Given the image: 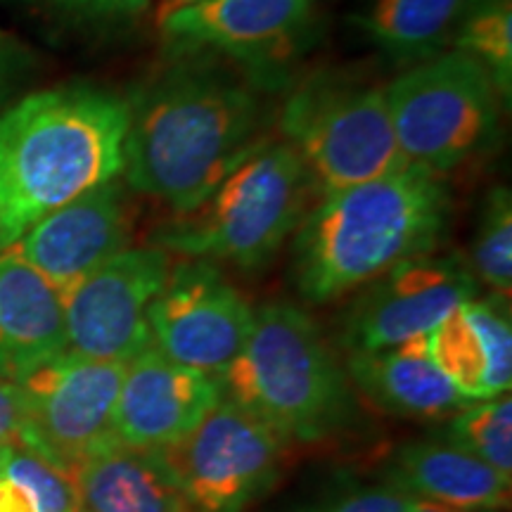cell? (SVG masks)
<instances>
[{"instance_id":"obj_1","label":"cell","mask_w":512,"mask_h":512,"mask_svg":"<svg viewBox=\"0 0 512 512\" xmlns=\"http://www.w3.org/2000/svg\"><path fill=\"white\" fill-rule=\"evenodd\" d=\"M271 93L221 57L176 50L126 98V188L190 211L266 138Z\"/></svg>"},{"instance_id":"obj_2","label":"cell","mask_w":512,"mask_h":512,"mask_svg":"<svg viewBox=\"0 0 512 512\" xmlns=\"http://www.w3.org/2000/svg\"><path fill=\"white\" fill-rule=\"evenodd\" d=\"M128 102L74 83L0 114V252L83 192L121 178Z\"/></svg>"},{"instance_id":"obj_3","label":"cell","mask_w":512,"mask_h":512,"mask_svg":"<svg viewBox=\"0 0 512 512\" xmlns=\"http://www.w3.org/2000/svg\"><path fill=\"white\" fill-rule=\"evenodd\" d=\"M448 216L446 178L413 164L320 195L294 235V285L311 304L344 297L403 261L432 254Z\"/></svg>"},{"instance_id":"obj_4","label":"cell","mask_w":512,"mask_h":512,"mask_svg":"<svg viewBox=\"0 0 512 512\" xmlns=\"http://www.w3.org/2000/svg\"><path fill=\"white\" fill-rule=\"evenodd\" d=\"M313 195L302 157L283 138L266 136L200 204L171 214L152 235V247L256 271L292 238Z\"/></svg>"},{"instance_id":"obj_5","label":"cell","mask_w":512,"mask_h":512,"mask_svg":"<svg viewBox=\"0 0 512 512\" xmlns=\"http://www.w3.org/2000/svg\"><path fill=\"white\" fill-rule=\"evenodd\" d=\"M221 384L226 399L285 441L325 437L347 406V382L316 320L285 302L254 311L252 332Z\"/></svg>"},{"instance_id":"obj_6","label":"cell","mask_w":512,"mask_h":512,"mask_svg":"<svg viewBox=\"0 0 512 512\" xmlns=\"http://www.w3.org/2000/svg\"><path fill=\"white\" fill-rule=\"evenodd\" d=\"M280 138L302 157L316 195L375 181L406 166L387 105V83L320 69L294 83L278 112Z\"/></svg>"},{"instance_id":"obj_7","label":"cell","mask_w":512,"mask_h":512,"mask_svg":"<svg viewBox=\"0 0 512 512\" xmlns=\"http://www.w3.org/2000/svg\"><path fill=\"white\" fill-rule=\"evenodd\" d=\"M394 136L408 164L444 176L501 140L503 98L489 72L458 50L411 64L387 83Z\"/></svg>"},{"instance_id":"obj_8","label":"cell","mask_w":512,"mask_h":512,"mask_svg":"<svg viewBox=\"0 0 512 512\" xmlns=\"http://www.w3.org/2000/svg\"><path fill=\"white\" fill-rule=\"evenodd\" d=\"M124 366L64 351L19 380L24 430L19 446L72 470L88 456L117 444L114 406Z\"/></svg>"},{"instance_id":"obj_9","label":"cell","mask_w":512,"mask_h":512,"mask_svg":"<svg viewBox=\"0 0 512 512\" xmlns=\"http://www.w3.org/2000/svg\"><path fill=\"white\" fill-rule=\"evenodd\" d=\"M283 446L266 422L223 396L185 437L159 451L192 512H242L273 479Z\"/></svg>"},{"instance_id":"obj_10","label":"cell","mask_w":512,"mask_h":512,"mask_svg":"<svg viewBox=\"0 0 512 512\" xmlns=\"http://www.w3.org/2000/svg\"><path fill=\"white\" fill-rule=\"evenodd\" d=\"M159 17L176 50L221 57L275 91L309 41L313 0H200Z\"/></svg>"},{"instance_id":"obj_11","label":"cell","mask_w":512,"mask_h":512,"mask_svg":"<svg viewBox=\"0 0 512 512\" xmlns=\"http://www.w3.org/2000/svg\"><path fill=\"white\" fill-rule=\"evenodd\" d=\"M147 323L159 354L221 380L252 332L254 309L216 264L185 259L169 268Z\"/></svg>"},{"instance_id":"obj_12","label":"cell","mask_w":512,"mask_h":512,"mask_svg":"<svg viewBox=\"0 0 512 512\" xmlns=\"http://www.w3.org/2000/svg\"><path fill=\"white\" fill-rule=\"evenodd\" d=\"M159 247H128L62 294L67 351L126 366L152 347L147 309L169 275Z\"/></svg>"},{"instance_id":"obj_13","label":"cell","mask_w":512,"mask_h":512,"mask_svg":"<svg viewBox=\"0 0 512 512\" xmlns=\"http://www.w3.org/2000/svg\"><path fill=\"white\" fill-rule=\"evenodd\" d=\"M477 297V278L463 259L422 254L394 266L356 299L344 316L349 354L399 347L427 335L460 304Z\"/></svg>"},{"instance_id":"obj_14","label":"cell","mask_w":512,"mask_h":512,"mask_svg":"<svg viewBox=\"0 0 512 512\" xmlns=\"http://www.w3.org/2000/svg\"><path fill=\"white\" fill-rule=\"evenodd\" d=\"M133 204L124 181L98 185L36 221L8 252L64 294L131 247Z\"/></svg>"},{"instance_id":"obj_15","label":"cell","mask_w":512,"mask_h":512,"mask_svg":"<svg viewBox=\"0 0 512 512\" xmlns=\"http://www.w3.org/2000/svg\"><path fill=\"white\" fill-rule=\"evenodd\" d=\"M221 399L219 377L185 368L147 347L124 366L114 432L126 446L164 448L185 437Z\"/></svg>"},{"instance_id":"obj_16","label":"cell","mask_w":512,"mask_h":512,"mask_svg":"<svg viewBox=\"0 0 512 512\" xmlns=\"http://www.w3.org/2000/svg\"><path fill=\"white\" fill-rule=\"evenodd\" d=\"M427 354L467 401L508 394L512 325L508 299H470L427 332Z\"/></svg>"},{"instance_id":"obj_17","label":"cell","mask_w":512,"mask_h":512,"mask_svg":"<svg viewBox=\"0 0 512 512\" xmlns=\"http://www.w3.org/2000/svg\"><path fill=\"white\" fill-rule=\"evenodd\" d=\"M64 351L62 294L29 264L0 252V377L24 380Z\"/></svg>"},{"instance_id":"obj_18","label":"cell","mask_w":512,"mask_h":512,"mask_svg":"<svg viewBox=\"0 0 512 512\" xmlns=\"http://www.w3.org/2000/svg\"><path fill=\"white\" fill-rule=\"evenodd\" d=\"M81 508L91 512H192L159 448L117 444L72 470Z\"/></svg>"},{"instance_id":"obj_19","label":"cell","mask_w":512,"mask_h":512,"mask_svg":"<svg viewBox=\"0 0 512 512\" xmlns=\"http://www.w3.org/2000/svg\"><path fill=\"white\" fill-rule=\"evenodd\" d=\"M389 479L406 494L456 510L498 512L512 503V479L451 441L403 446L389 465Z\"/></svg>"},{"instance_id":"obj_20","label":"cell","mask_w":512,"mask_h":512,"mask_svg":"<svg viewBox=\"0 0 512 512\" xmlns=\"http://www.w3.org/2000/svg\"><path fill=\"white\" fill-rule=\"evenodd\" d=\"M351 380L382 411L401 418H441L467 406L427 354V335L399 347L349 354Z\"/></svg>"},{"instance_id":"obj_21","label":"cell","mask_w":512,"mask_h":512,"mask_svg":"<svg viewBox=\"0 0 512 512\" xmlns=\"http://www.w3.org/2000/svg\"><path fill=\"white\" fill-rule=\"evenodd\" d=\"M472 0H368L356 24L380 53L401 67L432 60L451 48Z\"/></svg>"},{"instance_id":"obj_22","label":"cell","mask_w":512,"mask_h":512,"mask_svg":"<svg viewBox=\"0 0 512 512\" xmlns=\"http://www.w3.org/2000/svg\"><path fill=\"white\" fill-rule=\"evenodd\" d=\"M74 479L36 451L0 448V512H79Z\"/></svg>"},{"instance_id":"obj_23","label":"cell","mask_w":512,"mask_h":512,"mask_svg":"<svg viewBox=\"0 0 512 512\" xmlns=\"http://www.w3.org/2000/svg\"><path fill=\"white\" fill-rule=\"evenodd\" d=\"M477 60L494 79L498 93L512 98V0H472L460 19L451 48Z\"/></svg>"},{"instance_id":"obj_24","label":"cell","mask_w":512,"mask_h":512,"mask_svg":"<svg viewBox=\"0 0 512 512\" xmlns=\"http://www.w3.org/2000/svg\"><path fill=\"white\" fill-rule=\"evenodd\" d=\"M448 441L484 460L512 479V399L510 394L472 401L458 411L448 427Z\"/></svg>"},{"instance_id":"obj_25","label":"cell","mask_w":512,"mask_h":512,"mask_svg":"<svg viewBox=\"0 0 512 512\" xmlns=\"http://www.w3.org/2000/svg\"><path fill=\"white\" fill-rule=\"evenodd\" d=\"M482 219L472 242L475 278L489 285L498 297L512 290V195L505 185H496L482 204Z\"/></svg>"},{"instance_id":"obj_26","label":"cell","mask_w":512,"mask_h":512,"mask_svg":"<svg viewBox=\"0 0 512 512\" xmlns=\"http://www.w3.org/2000/svg\"><path fill=\"white\" fill-rule=\"evenodd\" d=\"M320 512H467L448 508V505L422 501L396 486H377V489H366L349 494L339 501L330 503L328 508Z\"/></svg>"},{"instance_id":"obj_27","label":"cell","mask_w":512,"mask_h":512,"mask_svg":"<svg viewBox=\"0 0 512 512\" xmlns=\"http://www.w3.org/2000/svg\"><path fill=\"white\" fill-rule=\"evenodd\" d=\"M31 3L91 22H128L145 15L152 0H31Z\"/></svg>"},{"instance_id":"obj_28","label":"cell","mask_w":512,"mask_h":512,"mask_svg":"<svg viewBox=\"0 0 512 512\" xmlns=\"http://www.w3.org/2000/svg\"><path fill=\"white\" fill-rule=\"evenodd\" d=\"M24 430V406L19 384L0 377V446H19Z\"/></svg>"},{"instance_id":"obj_29","label":"cell","mask_w":512,"mask_h":512,"mask_svg":"<svg viewBox=\"0 0 512 512\" xmlns=\"http://www.w3.org/2000/svg\"><path fill=\"white\" fill-rule=\"evenodd\" d=\"M190 3H200V0H162V12L159 15H164V12H171V10H178V8H185V5Z\"/></svg>"},{"instance_id":"obj_30","label":"cell","mask_w":512,"mask_h":512,"mask_svg":"<svg viewBox=\"0 0 512 512\" xmlns=\"http://www.w3.org/2000/svg\"><path fill=\"white\" fill-rule=\"evenodd\" d=\"M5 79H8V67H5V60H3V55H0V95H3Z\"/></svg>"},{"instance_id":"obj_31","label":"cell","mask_w":512,"mask_h":512,"mask_svg":"<svg viewBox=\"0 0 512 512\" xmlns=\"http://www.w3.org/2000/svg\"><path fill=\"white\" fill-rule=\"evenodd\" d=\"M79 512H91V510H86V508H79Z\"/></svg>"},{"instance_id":"obj_32","label":"cell","mask_w":512,"mask_h":512,"mask_svg":"<svg viewBox=\"0 0 512 512\" xmlns=\"http://www.w3.org/2000/svg\"><path fill=\"white\" fill-rule=\"evenodd\" d=\"M0 448H3V446H0Z\"/></svg>"}]
</instances>
